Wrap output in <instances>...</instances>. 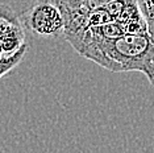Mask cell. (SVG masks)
Segmentation results:
<instances>
[{
    "mask_svg": "<svg viewBox=\"0 0 154 153\" xmlns=\"http://www.w3.org/2000/svg\"><path fill=\"white\" fill-rule=\"evenodd\" d=\"M96 34L111 71H140L149 75L154 62V41L148 32L124 33L116 38H104Z\"/></svg>",
    "mask_w": 154,
    "mask_h": 153,
    "instance_id": "1",
    "label": "cell"
},
{
    "mask_svg": "<svg viewBox=\"0 0 154 153\" xmlns=\"http://www.w3.org/2000/svg\"><path fill=\"white\" fill-rule=\"evenodd\" d=\"M20 19L28 29L42 37H58L63 33V16L57 4L50 0H37V3Z\"/></svg>",
    "mask_w": 154,
    "mask_h": 153,
    "instance_id": "2",
    "label": "cell"
},
{
    "mask_svg": "<svg viewBox=\"0 0 154 153\" xmlns=\"http://www.w3.org/2000/svg\"><path fill=\"white\" fill-rule=\"evenodd\" d=\"M28 50V45H23L19 50H16L15 53L8 54V55H2L0 57V78H3L7 75L9 71H12L20 62L23 61L24 55H25Z\"/></svg>",
    "mask_w": 154,
    "mask_h": 153,
    "instance_id": "3",
    "label": "cell"
},
{
    "mask_svg": "<svg viewBox=\"0 0 154 153\" xmlns=\"http://www.w3.org/2000/svg\"><path fill=\"white\" fill-rule=\"evenodd\" d=\"M134 2L146 24L149 36L154 41V0H134Z\"/></svg>",
    "mask_w": 154,
    "mask_h": 153,
    "instance_id": "4",
    "label": "cell"
},
{
    "mask_svg": "<svg viewBox=\"0 0 154 153\" xmlns=\"http://www.w3.org/2000/svg\"><path fill=\"white\" fill-rule=\"evenodd\" d=\"M50 2L57 4L58 8H66V9L80 8L85 4V0H50Z\"/></svg>",
    "mask_w": 154,
    "mask_h": 153,
    "instance_id": "5",
    "label": "cell"
},
{
    "mask_svg": "<svg viewBox=\"0 0 154 153\" xmlns=\"http://www.w3.org/2000/svg\"><path fill=\"white\" fill-rule=\"evenodd\" d=\"M0 17L11 20V21H15V23H20V19L15 13V11H13L9 5L4 4V3H2V2H0Z\"/></svg>",
    "mask_w": 154,
    "mask_h": 153,
    "instance_id": "6",
    "label": "cell"
},
{
    "mask_svg": "<svg viewBox=\"0 0 154 153\" xmlns=\"http://www.w3.org/2000/svg\"><path fill=\"white\" fill-rule=\"evenodd\" d=\"M109 2H112V0H85V5L88 11H91V9H95V8H99V7H103L108 4Z\"/></svg>",
    "mask_w": 154,
    "mask_h": 153,
    "instance_id": "7",
    "label": "cell"
},
{
    "mask_svg": "<svg viewBox=\"0 0 154 153\" xmlns=\"http://www.w3.org/2000/svg\"><path fill=\"white\" fill-rule=\"evenodd\" d=\"M7 21H11V20H7V19H3V17H0V34H2V30H3V28H4ZM2 55H4V53H3L2 42H0V57H2Z\"/></svg>",
    "mask_w": 154,
    "mask_h": 153,
    "instance_id": "8",
    "label": "cell"
},
{
    "mask_svg": "<svg viewBox=\"0 0 154 153\" xmlns=\"http://www.w3.org/2000/svg\"><path fill=\"white\" fill-rule=\"evenodd\" d=\"M146 78L149 79V82H150V85L154 87V62H153V65H152V70H150L149 73V75L146 76Z\"/></svg>",
    "mask_w": 154,
    "mask_h": 153,
    "instance_id": "9",
    "label": "cell"
}]
</instances>
